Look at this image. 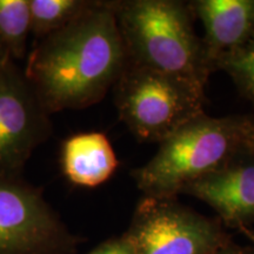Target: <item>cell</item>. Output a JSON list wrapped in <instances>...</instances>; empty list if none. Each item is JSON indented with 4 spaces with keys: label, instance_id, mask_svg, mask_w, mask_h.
<instances>
[{
    "label": "cell",
    "instance_id": "obj_10",
    "mask_svg": "<svg viewBox=\"0 0 254 254\" xmlns=\"http://www.w3.org/2000/svg\"><path fill=\"white\" fill-rule=\"evenodd\" d=\"M62 164L68 182L81 187H97L106 183L119 166L109 138L100 132L79 133L66 139Z\"/></svg>",
    "mask_w": 254,
    "mask_h": 254
},
{
    "label": "cell",
    "instance_id": "obj_7",
    "mask_svg": "<svg viewBox=\"0 0 254 254\" xmlns=\"http://www.w3.org/2000/svg\"><path fill=\"white\" fill-rule=\"evenodd\" d=\"M23 69L9 60L0 72V174L23 176L33 152L50 139L52 122Z\"/></svg>",
    "mask_w": 254,
    "mask_h": 254
},
{
    "label": "cell",
    "instance_id": "obj_1",
    "mask_svg": "<svg viewBox=\"0 0 254 254\" xmlns=\"http://www.w3.org/2000/svg\"><path fill=\"white\" fill-rule=\"evenodd\" d=\"M127 57L111 1L38 40L23 69L47 113L82 110L104 99L125 68Z\"/></svg>",
    "mask_w": 254,
    "mask_h": 254
},
{
    "label": "cell",
    "instance_id": "obj_5",
    "mask_svg": "<svg viewBox=\"0 0 254 254\" xmlns=\"http://www.w3.org/2000/svg\"><path fill=\"white\" fill-rule=\"evenodd\" d=\"M124 234L134 254H211L232 241L219 219L200 214L177 198L144 196Z\"/></svg>",
    "mask_w": 254,
    "mask_h": 254
},
{
    "label": "cell",
    "instance_id": "obj_15",
    "mask_svg": "<svg viewBox=\"0 0 254 254\" xmlns=\"http://www.w3.org/2000/svg\"><path fill=\"white\" fill-rule=\"evenodd\" d=\"M211 254H254V249L253 247L237 245L233 241H230L226 245L220 247V249L214 251Z\"/></svg>",
    "mask_w": 254,
    "mask_h": 254
},
{
    "label": "cell",
    "instance_id": "obj_9",
    "mask_svg": "<svg viewBox=\"0 0 254 254\" xmlns=\"http://www.w3.org/2000/svg\"><path fill=\"white\" fill-rule=\"evenodd\" d=\"M190 6L204 26L202 44L212 71L219 59L254 37V0H195Z\"/></svg>",
    "mask_w": 254,
    "mask_h": 254
},
{
    "label": "cell",
    "instance_id": "obj_12",
    "mask_svg": "<svg viewBox=\"0 0 254 254\" xmlns=\"http://www.w3.org/2000/svg\"><path fill=\"white\" fill-rule=\"evenodd\" d=\"M30 34V0H0V38L14 62L26 57Z\"/></svg>",
    "mask_w": 254,
    "mask_h": 254
},
{
    "label": "cell",
    "instance_id": "obj_14",
    "mask_svg": "<svg viewBox=\"0 0 254 254\" xmlns=\"http://www.w3.org/2000/svg\"><path fill=\"white\" fill-rule=\"evenodd\" d=\"M88 254H134V252L128 238L122 234L120 237L104 241Z\"/></svg>",
    "mask_w": 254,
    "mask_h": 254
},
{
    "label": "cell",
    "instance_id": "obj_4",
    "mask_svg": "<svg viewBox=\"0 0 254 254\" xmlns=\"http://www.w3.org/2000/svg\"><path fill=\"white\" fill-rule=\"evenodd\" d=\"M114 90L120 119L141 141L160 144L204 113V90L183 79L128 63Z\"/></svg>",
    "mask_w": 254,
    "mask_h": 254
},
{
    "label": "cell",
    "instance_id": "obj_3",
    "mask_svg": "<svg viewBox=\"0 0 254 254\" xmlns=\"http://www.w3.org/2000/svg\"><path fill=\"white\" fill-rule=\"evenodd\" d=\"M127 63L183 79L205 91L212 68L194 30L190 2L111 1Z\"/></svg>",
    "mask_w": 254,
    "mask_h": 254
},
{
    "label": "cell",
    "instance_id": "obj_6",
    "mask_svg": "<svg viewBox=\"0 0 254 254\" xmlns=\"http://www.w3.org/2000/svg\"><path fill=\"white\" fill-rule=\"evenodd\" d=\"M80 241L40 189L23 176L0 174V254H74Z\"/></svg>",
    "mask_w": 254,
    "mask_h": 254
},
{
    "label": "cell",
    "instance_id": "obj_2",
    "mask_svg": "<svg viewBox=\"0 0 254 254\" xmlns=\"http://www.w3.org/2000/svg\"><path fill=\"white\" fill-rule=\"evenodd\" d=\"M159 145L132 176L144 196L177 198L192 183L254 152V118H214L204 112Z\"/></svg>",
    "mask_w": 254,
    "mask_h": 254
},
{
    "label": "cell",
    "instance_id": "obj_11",
    "mask_svg": "<svg viewBox=\"0 0 254 254\" xmlns=\"http://www.w3.org/2000/svg\"><path fill=\"white\" fill-rule=\"evenodd\" d=\"M97 0H30L31 34L37 40L62 30L93 7Z\"/></svg>",
    "mask_w": 254,
    "mask_h": 254
},
{
    "label": "cell",
    "instance_id": "obj_17",
    "mask_svg": "<svg viewBox=\"0 0 254 254\" xmlns=\"http://www.w3.org/2000/svg\"><path fill=\"white\" fill-rule=\"evenodd\" d=\"M238 231L241 232V233H243L246 238H249L250 241L252 243V245H253L252 247L254 249V230H252L251 227H243V228H239Z\"/></svg>",
    "mask_w": 254,
    "mask_h": 254
},
{
    "label": "cell",
    "instance_id": "obj_16",
    "mask_svg": "<svg viewBox=\"0 0 254 254\" xmlns=\"http://www.w3.org/2000/svg\"><path fill=\"white\" fill-rule=\"evenodd\" d=\"M9 60H12L11 56H9L7 49H6L5 44L2 43L1 38H0V72L4 69V67L7 65Z\"/></svg>",
    "mask_w": 254,
    "mask_h": 254
},
{
    "label": "cell",
    "instance_id": "obj_13",
    "mask_svg": "<svg viewBox=\"0 0 254 254\" xmlns=\"http://www.w3.org/2000/svg\"><path fill=\"white\" fill-rule=\"evenodd\" d=\"M225 71L241 93L254 103V37L244 46L218 60L215 71Z\"/></svg>",
    "mask_w": 254,
    "mask_h": 254
},
{
    "label": "cell",
    "instance_id": "obj_8",
    "mask_svg": "<svg viewBox=\"0 0 254 254\" xmlns=\"http://www.w3.org/2000/svg\"><path fill=\"white\" fill-rule=\"evenodd\" d=\"M212 207L227 227L254 224V152L196 180L183 190Z\"/></svg>",
    "mask_w": 254,
    "mask_h": 254
}]
</instances>
